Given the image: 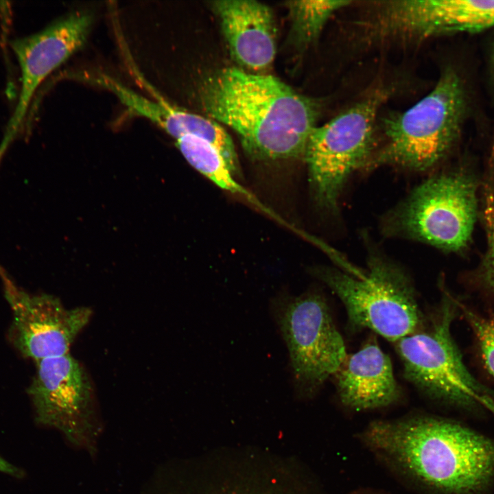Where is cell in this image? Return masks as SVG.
Here are the masks:
<instances>
[{
  "label": "cell",
  "mask_w": 494,
  "mask_h": 494,
  "mask_svg": "<svg viewBox=\"0 0 494 494\" xmlns=\"http://www.w3.org/2000/svg\"><path fill=\"white\" fill-rule=\"evenodd\" d=\"M482 209L486 249L480 274L484 284L494 292V189L490 184L485 186Z\"/></svg>",
  "instance_id": "cell-18"
},
{
  "label": "cell",
  "mask_w": 494,
  "mask_h": 494,
  "mask_svg": "<svg viewBox=\"0 0 494 494\" xmlns=\"http://www.w3.org/2000/svg\"><path fill=\"white\" fill-rule=\"evenodd\" d=\"M272 309L288 350L294 390L309 395L344 361V340L325 299L317 292L279 296Z\"/></svg>",
  "instance_id": "cell-8"
},
{
  "label": "cell",
  "mask_w": 494,
  "mask_h": 494,
  "mask_svg": "<svg viewBox=\"0 0 494 494\" xmlns=\"http://www.w3.org/2000/svg\"><path fill=\"white\" fill-rule=\"evenodd\" d=\"M315 274L340 299L353 327L371 329L395 343L424 324L411 281L381 258H371L365 272L322 268Z\"/></svg>",
  "instance_id": "cell-4"
},
{
  "label": "cell",
  "mask_w": 494,
  "mask_h": 494,
  "mask_svg": "<svg viewBox=\"0 0 494 494\" xmlns=\"http://www.w3.org/2000/svg\"><path fill=\"white\" fill-rule=\"evenodd\" d=\"M438 313L427 326L395 342L405 378L431 397L482 405L494 414V400L467 370L451 334V303L445 300Z\"/></svg>",
  "instance_id": "cell-7"
},
{
  "label": "cell",
  "mask_w": 494,
  "mask_h": 494,
  "mask_svg": "<svg viewBox=\"0 0 494 494\" xmlns=\"http://www.w3.org/2000/svg\"><path fill=\"white\" fill-rule=\"evenodd\" d=\"M387 93L377 91L311 132L303 156L314 197L325 209H337L346 180L367 163L377 115Z\"/></svg>",
  "instance_id": "cell-6"
},
{
  "label": "cell",
  "mask_w": 494,
  "mask_h": 494,
  "mask_svg": "<svg viewBox=\"0 0 494 494\" xmlns=\"http://www.w3.org/2000/svg\"><path fill=\"white\" fill-rule=\"evenodd\" d=\"M410 21L420 38L478 32L494 26V1L414 0L410 9Z\"/></svg>",
  "instance_id": "cell-15"
},
{
  "label": "cell",
  "mask_w": 494,
  "mask_h": 494,
  "mask_svg": "<svg viewBox=\"0 0 494 494\" xmlns=\"http://www.w3.org/2000/svg\"><path fill=\"white\" fill-rule=\"evenodd\" d=\"M478 185L469 173L434 176L418 186L391 214L389 231L456 252L469 243L478 214Z\"/></svg>",
  "instance_id": "cell-5"
},
{
  "label": "cell",
  "mask_w": 494,
  "mask_h": 494,
  "mask_svg": "<svg viewBox=\"0 0 494 494\" xmlns=\"http://www.w3.org/2000/svg\"><path fill=\"white\" fill-rule=\"evenodd\" d=\"M5 292L13 318L10 340L25 357L35 362L69 353L92 315L89 307L67 309L54 296L31 295L8 281Z\"/></svg>",
  "instance_id": "cell-10"
},
{
  "label": "cell",
  "mask_w": 494,
  "mask_h": 494,
  "mask_svg": "<svg viewBox=\"0 0 494 494\" xmlns=\"http://www.w3.org/2000/svg\"><path fill=\"white\" fill-rule=\"evenodd\" d=\"M35 362L27 393L37 421L57 429L71 445L94 455L102 428L86 370L70 353Z\"/></svg>",
  "instance_id": "cell-9"
},
{
  "label": "cell",
  "mask_w": 494,
  "mask_h": 494,
  "mask_svg": "<svg viewBox=\"0 0 494 494\" xmlns=\"http://www.w3.org/2000/svg\"><path fill=\"white\" fill-rule=\"evenodd\" d=\"M209 7L218 17L231 56L238 67L266 74L277 52L272 10L254 0H217Z\"/></svg>",
  "instance_id": "cell-12"
},
{
  "label": "cell",
  "mask_w": 494,
  "mask_h": 494,
  "mask_svg": "<svg viewBox=\"0 0 494 494\" xmlns=\"http://www.w3.org/2000/svg\"><path fill=\"white\" fill-rule=\"evenodd\" d=\"M332 377L341 402L355 410L388 406L401 395L389 356L373 341L347 354Z\"/></svg>",
  "instance_id": "cell-14"
},
{
  "label": "cell",
  "mask_w": 494,
  "mask_h": 494,
  "mask_svg": "<svg viewBox=\"0 0 494 494\" xmlns=\"http://www.w3.org/2000/svg\"><path fill=\"white\" fill-rule=\"evenodd\" d=\"M464 107L460 78L450 69L445 71L426 96L406 110L384 119L386 143L368 165L421 171L432 167L456 142Z\"/></svg>",
  "instance_id": "cell-3"
},
{
  "label": "cell",
  "mask_w": 494,
  "mask_h": 494,
  "mask_svg": "<svg viewBox=\"0 0 494 494\" xmlns=\"http://www.w3.org/2000/svg\"><path fill=\"white\" fill-rule=\"evenodd\" d=\"M93 21L87 10L75 11L36 34L12 41L21 70V86L16 108L5 128L1 153L14 138L42 82L80 49Z\"/></svg>",
  "instance_id": "cell-11"
},
{
  "label": "cell",
  "mask_w": 494,
  "mask_h": 494,
  "mask_svg": "<svg viewBox=\"0 0 494 494\" xmlns=\"http://www.w3.org/2000/svg\"><path fill=\"white\" fill-rule=\"evenodd\" d=\"M464 314L475 332L484 363L494 377V319L486 318L464 309Z\"/></svg>",
  "instance_id": "cell-19"
},
{
  "label": "cell",
  "mask_w": 494,
  "mask_h": 494,
  "mask_svg": "<svg viewBox=\"0 0 494 494\" xmlns=\"http://www.w3.org/2000/svg\"><path fill=\"white\" fill-rule=\"evenodd\" d=\"M364 439L408 475L445 494H476L494 479V439L455 421L432 416L377 421Z\"/></svg>",
  "instance_id": "cell-2"
},
{
  "label": "cell",
  "mask_w": 494,
  "mask_h": 494,
  "mask_svg": "<svg viewBox=\"0 0 494 494\" xmlns=\"http://www.w3.org/2000/svg\"><path fill=\"white\" fill-rule=\"evenodd\" d=\"M493 69H494V44H493Z\"/></svg>",
  "instance_id": "cell-21"
},
{
  "label": "cell",
  "mask_w": 494,
  "mask_h": 494,
  "mask_svg": "<svg viewBox=\"0 0 494 494\" xmlns=\"http://www.w3.org/2000/svg\"><path fill=\"white\" fill-rule=\"evenodd\" d=\"M0 471L14 476H18L21 473V471L18 468L15 467L1 457H0Z\"/></svg>",
  "instance_id": "cell-20"
},
{
  "label": "cell",
  "mask_w": 494,
  "mask_h": 494,
  "mask_svg": "<svg viewBox=\"0 0 494 494\" xmlns=\"http://www.w3.org/2000/svg\"><path fill=\"white\" fill-rule=\"evenodd\" d=\"M349 1L301 0L285 2L291 21L292 43L300 48L313 44L330 16L347 6Z\"/></svg>",
  "instance_id": "cell-17"
},
{
  "label": "cell",
  "mask_w": 494,
  "mask_h": 494,
  "mask_svg": "<svg viewBox=\"0 0 494 494\" xmlns=\"http://www.w3.org/2000/svg\"><path fill=\"white\" fill-rule=\"evenodd\" d=\"M199 93L209 117L233 129L251 158L304 155L319 113L314 99L275 76L238 67L214 71L203 80Z\"/></svg>",
  "instance_id": "cell-1"
},
{
  "label": "cell",
  "mask_w": 494,
  "mask_h": 494,
  "mask_svg": "<svg viewBox=\"0 0 494 494\" xmlns=\"http://www.w3.org/2000/svg\"><path fill=\"white\" fill-rule=\"evenodd\" d=\"M176 145L188 163L217 186L252 198L250 193L235 180L224 155L217 147L191 135L176 140Z\"/></svg>",
  "instance_id": "cell-16"
},
{
  "label": "cell",
  "mask_w": 494,
  "mask_h": 494,
  "mask_svg": "<svg viewBox=\"0 0 494 494\" xmlns=\"http://www.w3.org/2000/svg\"><path fill=\"white\" fill-rule=\"evenodd\" d=\"M92 82L109 90L128 110L152 121L176 140L191 135L210 142L222 153L233 176L238 174V158L233 140L215 120L183 110L160 96L149 99L104 73L95 75Z\"/></svg>",
  "instance_id": "cell-13"
}]
</instances>
